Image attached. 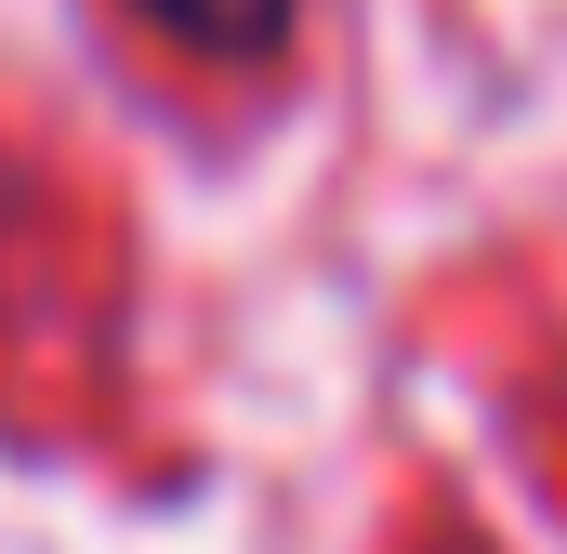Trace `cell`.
I'll return each mask as SVG.
<instances>
[{"instance_id":"cell-1","label":"cell","mask_w":567,"mask_h":554,"mask_svg":"<svg viewBox=\"0 0 567 554\" xmlns=\"http://www.w3.org/2000/svg\"><path fill=\"white\" fill-rule=\"evenodd\" d=\"M158 27H185L198 53H278V27H290V0H145Z\"/></svg>"}]
</instances>
